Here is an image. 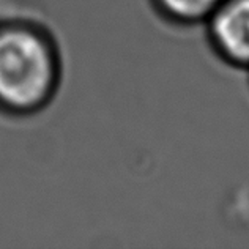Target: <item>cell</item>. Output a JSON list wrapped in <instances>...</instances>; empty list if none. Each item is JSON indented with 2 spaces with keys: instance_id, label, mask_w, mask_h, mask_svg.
Segmentation results:
<instances>
[{
  "instance_id": "1",
  "label": "cell",
  "mask_w": 249,
  "mask_h": 249,
  "mask_svg": "<svg viewBox=\"0 0 249 249\" xmlns=\"http://www.w3.org/2000/svg\"><path fill=\"white\" fill-rule=\"evenodd\" d=\"M54 79L55 62L41 36L24 29L0 30V101L32 107L49 95Z\"/></svg>"
},
{
  "instance_id": "2",
  "label": "cell",
  "mask_w": 249,
  "mask_h": 249,
  "mask_svg": "<svg viewBox=\"0 0 249 249\" xmlns=\"http://www.w3.org/2000/svg\"><path fill=\"white\" fill-rule=\"evenodd\" d=\"M207 22L221 57L249 68V0H224Z\"/></svg>"
},
{
  "instance_id": "3",
  "label": "cell",
  "mask_w": 249,
  "mask_h": 249,
  "mask_svg": "<svg viewBox=\"0 0 249 249\" xmlns=\"http://www.w3.org/2000/svg\"><path fill=\"white\" fill-rule=\"evenodd\" d=\"M222 2L224 0H155L162 15L180 24L208 21Z\"/></svg>"
}]
</instances>
